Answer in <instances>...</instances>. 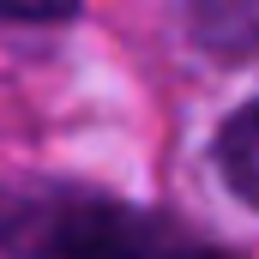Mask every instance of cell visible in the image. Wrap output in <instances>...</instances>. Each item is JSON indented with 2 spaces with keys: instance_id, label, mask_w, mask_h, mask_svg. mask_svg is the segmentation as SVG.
Returning <instances> with one entry per match:
<instances>
[{
  "instance_id": "obj_2",
  "label": "cell",
  "mask_w": 259,
  "mask_h": 259,
  "mask_svg": "<svg viewBox=\"0 0 259 259\" xmlns=\"http://www.w3.org/2000/svg\"><path fill=\"white\" fill-rule=\"evenodd\" d=\"M187 30L217 61L259 55V0H187Z\"/></svg>"
},
{
  "instance_id": "obj_1",
  "label": "cell",
  "mask_w": 259,
  "mask_h": 259,
  "mask_svg": "<svg viewBox=\"0 0 259 259\" xmlns=\"http://www.w3.org/2000/svg\"><path fill=\"white\" fill-rule=\"evenodd\" d=\"M0 253L6 259H229L163 211L91 193V187H66V181H6L0 187Z\"/></svg>"
},
{
  "instance_id": "obj_4",
  "label": "cell",
  "mask_w": 259,
  "mask_h": 259,
  "mask_svg": "<svg viewBox=\"0 0 259 259\" xmlns=\"http://www.w3.org/2000/svg\"><path fill=\"white\" fill-rule=\"evenodd\" d=\"M78 18V0H0V24H66Z\"/></svg>"
},
{
  "instance_id": "obj_3",
  "label": "cell",
  "mask_w": 259,
  "mask_h": 259,
  "mask_svg": "<svg viewBox=\"0 0 259 259\" xmlns=\"http://www.w3.org/2000/svg\"><path fill=\"white\" fill-rule=\"evenodd\" d=\"M211 163H217L223 187L241 199V205H253V211H259V97H253V103H241V109L217 127Z\"/></svg>"
}]
</instances>
